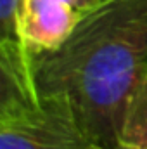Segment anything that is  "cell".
Listing matches in <instances>:
<instances>
[{
	"label": "cell",
	"instance_id": "3957f363",
	"mask_svg": "<svg viewBox=\"0 0 147 149\" xmlns=\"http://www.w3.org/2000/svg\"><path fill=\"white\" fill-rule=\"evenodd\" d=\"M85 14L61 0H19L17 37L31 56L61 49Z\"/></svg>",
	"mask_w": 147,
	"mask_h": 149
},
{
	"label": "cell",
	"instance_id": "277c9868",
	"mask_svg": "<svg viewBox=\"0 0 147 149\" xmlns=\"http://www.w3.org/2000/svg\"><path fill=\"white\" fill-rule=\"evenodd\" d=\"M116 149H147V78L126 104Z\"/></svg>",
	"mask_w": 147,
	"mask_h": 149
},
{
	"label": "cell",
	"instance_id": "52a82bcc",
	"mask_svg": "<svg viewBox=\"0 0 147 149\" xmlns=\"http://www.w3.org/2000/svg\"><path fill=\"white\" fill-rule=\"evenodd\" d=\"M87 149H109V148H104V146H101V144H97V142H90Z\"/></svg>",
	"mask_w": 147,
	"mask_h": 149
},
{
	"label": "cell",
	"instance_id": "6da1fadb",
	"mask_svg": "<svg viewBox=\"0 0 147 149\" xmlns=\"http://www.w3.org/2000/svg\"><path fill=\"white\" fill-rule=\"evenodd\" d=\"M40 95H62L92 142L116 149L126 104L147 78V0H102L68 42L33 56Z\"/></svg>",
	"mask_w": 147,
	"mask_h": 149
},
{
	"label": "cell",
	"instance_id": "7a4b0ae2",
	"mask_svg": "<svg viewBox=\"0 0 147 149\" xmlns=\"http://www.w3.org/2000/svg\"><path fill=\"white\" fill-rule=\"evenodd\" d=\"M90 142L62 95L0 104V149H87Z\"/></svg>",
	"mask_w": 147,
	"mask_h": 149
},
{
	"label": "cell",
	"instance_id": "5b68a950",
	"mask_svg": "<svg viewBox=\"0 0 147 149\" xmlns=\"http://www.w3.org/2000/svg\"><path fill=\"white\" fill-rule=\"evenodd\" d=\"M19 0H0V42L2 40H17L16 16H17Z\"/></svg>",
	"mask_w": 147,
	"mask_h": 149
},
{
	"label": "cell",
	"instance_id": "8992f818",
	"mask_svg": "<svg viewBox=\"0 0 147 149\" xmlns=\"http://www.w3.org/2000/svg\"><path fill=\"white\" fill-rule=\"evenodd\" d=\"M61 2H66L68 5L78 9V10L83 12V14H87V12H90L92 9H95L102 0H61Z\"/></svg>",
	"mask_w": 147,
	"mask_h": 149
}]
</instances>
